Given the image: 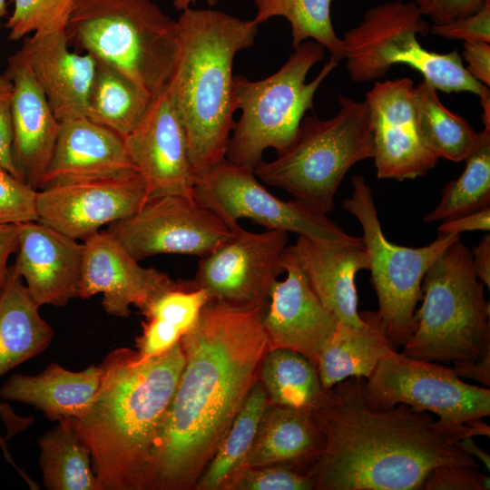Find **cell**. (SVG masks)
Here are the masks:
<instances>
[{"instance_id": "cell-5", "label": "cell", "mask_w": 490, "mask_h": 490, "mask_svg": "<svg viewBox=\"0 0 490 490\" xmlns=\"http://www.w3.org/2000/svg\"><path fill=\"white\" fill-rule=\"evenodd\" d=\"M460 239L432 263L422 280V305L402 346L405 356L452 364L460 377L490 385V306Z\"/></svg>"}, {"instance_id": "cell-43", "label": "cell", "mask_w": 490, "mask_h": 490, "mask_svg": "<svg viewBox=\"0 0 490 490\" xmlns=\"http://www.w3.org/2000/svg\"><path fill=\"white\" fill-rule=\"evenodd\" d=\"M142 326V334L135 340L136 351L141 358H149L165 352L183 335L176 327L155 318H146Z\"/></svg>"}, {"instance_id": "cell-44", "label": "cell", "mask_w": 490, "mask_h": 490, "mask_svg": "<svg viewBox=\"0 0 490 490\" xmlns=\"http://www.w3.org/2000/svg\"><path fill=\"white\" fill-rule=\"evenodd\" d=\"M424 17L444 24L478 11L487 0H411Z\"/></svg>"}, {"instance_id": "cell-16", "label": "cell", "mask_w": 490, "mask_h": 490, "mask_svg": "<svg viewBox=\"0 0 490 490\" xmlns=\"http://www.w3.org/2000/svg\"><path fill=\"white\" fill-rule=\"evenodd\" d=\"M123 142L145 183L148 199L171 194L193 197L196 172L183 126L166 89L152 97L144 116L123 137Z\"/></svg>"}, {"instance_id": "cell-19", "label": "cell", "mask_w": 490, "mask_h": 490, "mask_svg": "<svg viewBox=\"0 0 490 490\" xmlns=\"http://www.w3.org/2000/svg\"><path fill=\"white\" fill-rule=\"evenodd\" d=\"M18 249L12 269L40 307H64L78 298L83 243L39 220L18 223Z\"/></svg>"}, {"instance_id": "cell-3", "label": "cell", "mask_w": 490, "mask_h": 490, "mask_svg": "<svg viewBox=\"0 0 490 490\" xmlns=\"http://www.w3.org/2000/svg\"><path fill=\"white\" fill-rule=\"evenodd\" d=\"M180 340L165 352L141 358L119 348L99 364L93 402L71 418L88 446L101 490H144L147 471L184 367Z\"/></svg>"}, {"instance_id": "cell-10", "label": "cell", "mask_w": 490, "mask_h": 490, "mask_svg": "<svg viewBox=\"0 0 490 490\" xmlns=\"http://www.w3.org/2000/svg\"><path fill=\"white\" fill-rule=\"evenodd\" d=\"M193 198L226 223L250 219L267 230L341 242H359L362 237L347 233L340 226L305 204L283 201L263 187L253 170L226 158L196 174Z\"/></svg>"}, {"instance_id": "cell-14", "label": "cell", "mask_w": 490, "mask_h": 490, "mask_svg": "<svg viewBox=\"0 0 490 490\" xmlns=\"http://www.w3.org/2000/svg\"><path fill=\"white\" fill-rule=\"evenodd\" d=\"M414 86L407 77L378 81L366 94L373 159L380 180H414L438 162L424 145L418 131Z\"/></svg>"}, {"instance_id": "cell-18", "label": "cell", "mask_w": 490, "mask_h": 490, "mask_svg": "<svg viewBox=\"0 0 490 490\" xmlns=\"http://www.w3.org/2000/svg\"><path fill=\"white\" fill-rule=\"evenodd\" d=\"M286 277L274 284L262 310V327L269 349L287 348L316 367L322 347L339 322L312 289L291 245L284 253Z\"/></svg>"}, {"instance_id": "cell-22", "label": "cell", "mask_w": 490, "mask_h": 490, "mask_svg": "<svg viewBox=\"0 0 490 490\" xmlns=\"http://www.w3.org/2000/svg\"><path fill=\"white\" fill-rule=\"evenodd\" d=\"M137 172L123 138L85 117L60 122L50 163L38 190Z\"/></svg>"}, {"instance_id": "cell-36", "label": "cell", "mask_w": 490, "mask_h": 490, "mask_svg": "<svg viewBox=\"0 0 490 490\" xmlns=\"http://www.w3.org/2000/svg\"><path fill=\"white\" fill-rule=\"evenodd\" d=\"M388 63L391 66L397 64L409 65L436 91L446 93L467 92L479 97L490 94L488 86L475 79L464 66L456 49L446 54L431 52L414 37L394 51Z\"/></svg>"}, {"instance_id": "cell-52", "label": "cell", "mask_w": 490, "mask_h": 490, "mask_svg": "<svg viewBox=\"0 0 490 490\" xmlns=\"http://www.w3.org/2000/svg\"><path fill=\"white\" fill-rule=\"evenodd\" d=\"M196 1L197 0H173V5L177 10L182 11L189 7L191 4H195ZM206 2L210 6H213L218 3V0H206Z\"/></svg>"}, {"instance_id": "cell-8", "label": "cell", "mask_w": 490, "mask_h": 490, "mask_svg": "<svg viewBox=\"0 0 490 490\" xmlns=\"http://www.w3.org/2000/svg\"><path fill=\"white\" fill-rule=\"evenodd\" d=\"M325 50L315 41H305L267 78L252 81L234 75L241 115L228 141V161L254 170L267 149L272 148L278 154L294 142L306 112L313 108L318 88L338 65L329 59L311 82H306L309 70L324 60Z\"/></svg>"}, {"instance_id": "cell-41", "label": "cell", "mask_w": 490, "mask_h": 490, "mask_svg": "<svg viewBox=\"0 0 490 490\" xmlns=\"http://www.w3.org/2000/svg\"><path fill=\"white\" fill-rule=\"evenodd\" d=\"M489 477L479 466L446 465L435 467L427 475L424 490H488Z\"/></svg>"}, {"instance_id": "cell-30", "label": "cell", "mask_w": 490, "mask_h": 490, "mask_svg": "<svg viewBox=\"0 0 490 490\" xmlns=\"http://www.w3.org/2000/svg\"><path fill=\"white\" fill-rule=\"evenodd\" d=\"M39 467L48 490H101L91 453L71 418L57 424L38 439Z\"/></svg>"}, {"instance_id": "cell-6", "label": "cell", "mask_w": 490, "mask_h": 490, "mask_svg": "<svg viewBox=\"0 0 490 490\" xmlns=\"http://www.w3.org/2000/svg\"><path fill=\"white\" fill-rule=\"evenodd\" d=\"M339 110L328 119H302L294 142L270 162L253 170L264 183L281 188L294 200L327 215L337 191L356 163L374 157V142L365 102L338 94Z\"/></svg>"}, {"instance_id": "cell-7", "label": "cell", "mask_w": 490, "mask_h": 490, "mask_svg": "<svg viewBox=\"0 0 490 490\" xmlns=\"http://www.w3.org/2000/svg\"><path fill=\"white\" fill-rule=\"evenodd\" d=\"M66 34L152 97L166 89L177 53V22L152 0H75Z\"/></svg>"}, {"instance_id": "cell-42", "label": "cell", "mask_w": 490, "mask_h": 490, "mask_svg": "<svg viewBox=\"0 0 490 490\" xmlns=\"http://www.w3.org/2000/svg\"><path fill=\"white\" fill-rule=\"evenodd\" d=\"M429 33L447 40L490 43V0L470 15L444 24H433Z\"/></svg>"}, {"instance_id": "cell-47", "label": "cell", "mask_w": 490, "mask_h": 490, "mask_svg": "<svg viewBox=\"0 0 490 490\" xmlns=\"http://www.w3.org/2000/svg\"><path fill=\"white\" fill-rule=\"evenodd\" d=\"M490 230V207L481 209L456 218L445 220L437 227L440 234L460 235L465 231Z\"/></svg>"}, {"instance_id": "cell-17", "label": "cell", "mask_w": 490, "mask_h": 490, "mask_svg": "<svg viewBox=\"0 0 490 490\" xmlns=\"http://www.w3.org/2000/svg\"><path fill=\"white\" fill-rule=\"evenodd\" d=\"M78 298L102 293L103 310L127 318L131 306L142 313L162 294L179 283L155 268H144L106 230L83 240Z\"/></svg>"}, {"instance_id": "cell-34", "label": "cell", "mask_w": 490, "mask_h": 490, "mask_svg": "<svg viewBox=\"0 0 490 490\" xmlns=\"http://www.w3.org/2000/svg\"><path fill=\"white\" fill-rule=\"evenodd\" d=\"M459 178L442 190L438 204L424 216L430 223L456 218L490 207V128L479 132L477 142L468 156Z\"/></svg>"}, {"instance_id": "cell-9", "label": "cell", "mask_w": 490, "mask_h": 490, "mask_svg": "<svg viewBox=\"0 0 490 490\" xmlns=\"http://www.w3.org/2000/svg\"><path fill=\"white\" fill-rule=\"evenodd\" d=\"M353 191L343 209L359 222L368 253L371 283L378 300V314L386 334L397 348L414 329L416 304L422 299V280L429 267L453 242L456 234H437L431 243L409 248L390 242L383 233L372 190L361 175L352 177Z\"/></svg>"}, {"instance_id": "cell-37", "label": "cell", "mask_w": 490, "mask_h": 490, "mask_svg": "<svg viewBox=\"0 0 490 490\" xmlns=\"http://www.w3.org/2000/svg\"><path fill=\"white\" fill-rule=\"evenodd\" d=\"M15 7L6 27L9 39L16 41L30 34L66 31L75 0H14Z\"/></svg>"}, {"instance_id": "cell-31", "label": "cell", "mask_w": 490, "mask_h": 490, "mask_svg": "<svg viewBox=\"0 0 490 490\" xmlns=\"http://www.w3.org/2000/svg\"><path fill=\"white\" fill-rule=\"evenodd\" d=\"M258 380L269 403L274 406L313 410L322 405L328 395L317 367L303 355L287 348L267 351Z\"/></svg>"}, {"instance_id": "cell-26", "label": "cell", "mask_w": 490, "mask_h": 490, "mask_svg": "<svg viewBox=\"0 0 490 490\" xmlns=\"http://www.w3.org/2000/svg\"><path fill=\"white\" fill-rule=\"evenodd\" d=\"M101 383L99 365L72 371L56 362L34 376L13 374L0 388L6 400L30 405L51 421L79 418L90 407Z\"/></svg>"}, {"instance_id": "cell-29", "label": "cell", "mask_w": 490, "mask_h": 490, "mask_svg": "<svg viewBox=\"0 0 490 490\" xmlns=\"http://www.w3.org/2000/svg\"><path fill=\"white\" fill-rule=\"evenodd\" d=\"M152 99L126 74L96 60L85 118L123 138L139 124Z\"/></svg>"}, {"instance_id": "cell-21", "label": "cell", "mask_w": 490, "mask_h": 490, "mask_svg": "<svg viewBox=\"0 0 490 490\" xmlns=\"http://www.w3.org/2000/svg\"><path fill=\"white\" fill-rule=\"evenodd\" d=\"M66 31L24 37L20 49L54 114L62 122L86 116L96 60L68 48Z\"/></svg>"}, {"instance_id": "cell-32", "label": "cell", "mask_w": 490, "mask_h": 490, "mask_svg": "<svg viewBox=\"0 0 490 490\" xmlns=\"http://www.w3.org/2000/svg\"><path fill=\"white\" fill-rule=\"evenodd\" d=\"M269 404L265 389L257 380L194 490H225L243 469Z\"/></svg>"}, {"instance_id": "cell-24", "label": "cell", "mask_w": 490, "mask_h": 490, "mask_svg": "<svg viewBox=\"0 0 490 490\" xmlns=\"http://www.w3.org/2000/svg\"><path fill=\"white\" fill-rule=\"evenodd\" d=\"M312 289L342 325L360 328L356 274L368 270L364 240L341 242L299 236L291 245Z\"/></svg>"}, {"instance_id": "cell-48", "label": "cell", "mask_w": 490, "mask_h": 490, "mask_svg": "<svg viewBox=\"0 0 490 490\" xmlns=\"http://www.w3.org/2000/svg\"><path fill=\"white\" fill-rule=\"evenodd\" d=\"M18 249L17 224L0 225V298L5 288L10 268L7 261L11 254Z\"/></svg>"}, {"instance_id": "cell-53", "label": "cell", "mask_w": 490, "mask_h": 490, "mask_svg": "<svg viewBox=\"0 0 490 490\" xmlns=\"http://www.w3.org/2000/svg\"><path fill=\"white\" fill-rule=\"evenodd\" d=\"M6 14V0H0V28L2 25V18Z\"/></svg>"}, {"instance_id": "cell-12", "label": "cell", "mask_w": 490, "mask_h": 490, "mask_svg": "<svg viewBox=\"0 0 490 490\" xmlns=\"http://www.w3.org/2000/svg\"><path fill=\"white\" fill-rule=\"evenodd\" d=\"M227 224L232 236L200 258L192 281L205 290L209 301L263 310L279 276L285 273L283 259L288 232H250L238 222Z\"/></svg>"}, {"instance_id": "cell-20", "label": "cell", "mask_w": 490, "mask_h": 490, "mask_svg": "<svg viewBox=\"0 0 490 490\" xmlns=\"http://www.w3.org/2000/svg\"><path fill=\"white\" fill-rule=\"evenodd\" d=\"M13 85L12 159L18 179L38 191L56 143L60 122L19 50L5 74Z\"/></svg>"}, {"instance_id": "cell-28", "label": "cell", "mask_w": 490, "mask_h": 490, "mask_svg": "<svg viewBox=\"0 0 490 490\" xmlns=\"http://www.w3.org/2000/svg\"><path fill=\"white\" fill-rule=\"evenodd\" d=\"M359 314L364 321L362 327L339 323L320 350L317 370L325 389L352 377L368 379L380 358L397 349L387 338L377 311Z\"/></svg>"}, {"instance_id": "cell-23", "label": "cell", "mask_w": 490, "mask_h": 490, "mask_svg": "<svg viewBox=\"0 0 490 490\" xmlns=\"http://www.w3.org/2000/svg\"><path fill=\"white\" fill-rule=\"evenodd\" d=\"M430 25L412 2L393 0L367 10L361 22L344 34L347 70L358 83L380 79L391 69V54Z\"/></svg>"}, {"instance_id": "cell-45", "label": "cell", "mask_w": 490, "mask_h": 490, "mask_svg": "<svg viewBox=\"0 0 490 490\" xmlns=\"http://www.w3.org/2000/svg\"><path fill=\"white\" fill-rule=\"evenodd\" d=\"M12 92L11 81L0 74V166L18 179L12 159Z\"/></svg>"}, {"instance_id": "cell-46", "label": "cell", "mask_w": 490, "mask_h": 490, "mask_svg": "<svg viewBox=\"0 0 490 490\" xmlns=\"http://www.w3.org/2000/svg\"><path fill=\"white\" fill-rule=\"evenodd\" d=\"M463 57L466 70L483 84L490 85V44L485 42L468 41L463 44Z\"/></svg>"}, {"instance_id": "cell-27", "label": "cell", "mask_w": 490, "mask_h": 490, "mask_svg": "<svg viewBox=\"0 0 490 490\" xmlns=\"http://www.w3.org/2000/svg\"><path fill=\"white\" fill-rule=\"evenodd\" d=\"M322 446L312 410L269 404L243 469L285 466L309 473Z\"/></svg>"}, {"instance_id": "cell-51", "label": "cell", "mask_w": 490, "mask_h": 490, "mask_svg": "<svg viewBox=\"0 0 490 490\" xmlns=\"http://www.w3.org/2000/svg\"><path fill=\"white\" fill-rule=\"evenodd\" d=\"M483 108L482 122L485 128H490V94L479 97Z\"/></svg>"}, {"instance_id": "cell-25", "label": "cell", "mask_w": 490, "mask_h": 490, "mask_svg": "<svg viewBox=\"0 0 490 490\" xmlns=\"http://www.w3.org/2000/svg\"><path fill=\"white\" fill-rule=\"evenodd\" d=\"M39 308L22 277L10 268L0 298V377L42 353L51 344L54 333L40 315ZM0 416L7 431L5 440L34 422V417L17 416L5 403H0Z\"/></svg>"}, {"instance_id": "cell-13", "label": "cell", "mask_w": 490, "mask_h": 490, "mask_svg": "<svg viewBox=\"0 0 490 490\" xmlns=\"http://www.w3.org/2000/svg\"><path fill=\"white\" fill-rule=\"evenodd\" d=\"M106 231L138 261L158 254L201 258L233 233L193 197L177 194L148 199L132 215L109 224Z\"/></svg>"}, {"instance_id": "cell-15", "label": "cell", "mask_w": 490, "mask_h": 490, "mask_svg": "<svg viewBox=\"0 0 490 490\" xmlns=\"http://www.w3.org/2000/svg\"><path fill=\"white\" fill-rule=\"evenodd\" d=\"M148 200L138 172L57 185L37 191L38 220L74 240H84L104 226L123 220Z\"/></svg>"}, {"instance_id": "cell-49", "label": "cell", "mask_w": 490, "mask_h": 490, "mask_svg": "<svg viewBox=\"0 0 490 490\" xmlns=\"http://www.w3.org/2000/svg\"><path fill=\"white\" fill-rule=\"evenodd\" d=\"M472 263L475 276L490 288V235H484L473 249Z\"/></svg>"}, {"instance_id": "cell-40", "label": "cell", "mask_w": 490, "mask_h": 490, "mask_svg": "<svg viewBox=\"0 0 490 490\" xmlns=\"http://www.w3.org/2000/svg\"><path fill=\"white\" fill-rule=\"evenodd\" d=\"M37 190L0 166V225L38 220Z\"/></svg>"}, {"instance_id": "cell-4", "label": "cell", "mask_w": 490, "mask_h": 490, "mask_svg": "<svg viewBox=\"0 0 490 490\" xmlns=\"http://www.w3.org/2000/svg\"><path fill=\"white\" fill-rule=\"evenodd\" d=\"M166 87L183 126L196 174L225 158L237 108L232 65L250 47L259 24L213 9H183Z\"/></svg>"}, {"instance_id": "cell-39", "label": "cell", "mask_w": 490, "mask_h": 490, "mask_svg": "<svg viewBox=\"0 0 490 490\" xmlns=\"http://www.w3.org/2000/svg\"><path fill=\"white\" fill-rule=\"evenodd\" d=\"M310 475L285 466H266L240 470L225 490H311Z\"/></svg>"}, {"instance_id": "cell-33", "label": "cell", "mask_w": 490, "mask_h": 490, "mask_svg": "<svg viewBox=\"0 0 490 490\" xmlns=\"http://www.w3.org/2000/svg\"><path fill=\"white\" fill-rule=\"evenodd\" d=\"M413 93L424 145L438 159L465 161L477 142L479 132L465 118L445 107L436 90L426 81L415 85Z\"/></svg>"}, {"instance_id": "cell-38", "label": "cell", "mask_w": 490, "mask_h": 490, "mask_svg": "<svg viewBox=\"0 0 490 490\" xmlns=\"http://www.w3.org/2000/svg\"><path fill=\"white\" fill-rule=\"evenodd\" d=\"M209 301L205 290L193 281H180L176 287L157 298L142 314L155 318L176 327L184 335L197 322Z\"/></svg>"}, {"instance_id": "cell-50", "label": "cell", "mask_w": 490, "mask_h": 490, "mask_svg": "<svg viewBox=\"0 0 490 490\" xmlns=\"http://www.w3.org/2000/svg\"><path fill=\"white\" fill-rule=\"evenodd\" d=\"M458 444L466 453H467L473 458L479 459L485 465L486 469L489 470L490 456L475 443L472 436H467L461 439Z\"/></svg>"}, {"instance_id": "cell-2", "label": "cell", "mask_w": 490, "mask_h": 490, "mask_svg": "<svg viewBox=\"0 0 490 490\" xmlns=\"http://www.w3.org/2000/svg\"><path fill=\"white\" fill-rule=\"evenodd\" d=\"M366 384L359 377L340 381L312 410L323 438L309 471L314 489L416 490L435 467L478 466L458 442L489 436L485 422L456 426L406 404L376 407Z\"/></svg>"}, {"instance_id": "cell-35", "label": "cell", "mask_w": 490, "mask_h": 490, "mask_svg": "<svg viewBox=\"0 0 490 490\" xmlns=\"http://www.w3.org/2000/svg\"><path fill=\"white\" fill-rule=\"evenodd\" d=\"M331 1L253 0L257 7L253 21L260 25L273 16L285 17L290 24L293 49L312 39L328 51L330 60L338 64L346 58V49L333 28Z\"/></svg>"}, {"instance_id": "cell-11", "label": "cell", "mask_w": 490, "mask_h": 490, "mask_svg": "<svg viewBox=\"0 0 490 490\" xmlns=\"http://www.w3.org/2000/svg\"><path fill=\"white\" fill-rule=\"evenodd\" d=\"M376 407L406 404L451 426H467L490 415V389L464 382L452 368L391 349L367 379Z\"/></svg>"}, {"instance_id": "cell-1", "label": "cell", "mask_w": 490, "mask_h": 490, "mask_svg": "<svg viewBox=\"0 0 490 490\" xmlns=\"http://www.w3.org/2000/svg\"><path fill=\"white\" fill-rule=\"evenodd\" d=\"M184 367L165 414L144 490H191L259 377L269 350L262 309L208 301L180 339Z\"/></svg>"}]
</instances>
